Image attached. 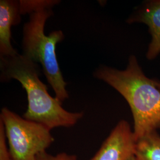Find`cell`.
Here are the masks:
<instances>
[{"label":"cell","instance_id":"1","mask_svg":"<svg viewBox=\"0 0 160 160\" xmlns=\"http://www.w3.org/2000/svg\"><path fill=\"white\" fill-rule=\"evenodd\" d=\"M93 76L112 87L126 100L133 115L136 141L160 129V90L154 79L144 74L135 55L129 57L124 70L101 65Z\"/></svg>","mask_w":160,"mask_h":160},{"label":"cell","instance_id":"2","mask_svg":"<svg viewBox=\"0 0 160 160\" xmlns=\"http://www.w3.org/2000/svg\"><path fill=\"white\" fill-rule=\"evenodd\" d=\"M0 71L1 82L17 80L26 90L28 106L23 114L24 119L38 122L51 131L58 127L74 126L83 117V112H68L56 97H52L39 78L40 66L22 54L0 56Z\"/></svg>","mask_w":160,"mask_h":160},{"label":"cell","instance_id":"3","mask_svg":"<svg viewBox=\"0 0 160 160\" xmlns=\"http://www.w3.org/2000/svg\"><path fill=\"white\" fill-rule=\"evenodd\" d=\"M53 14L52 8H49L29 15V21L23 26L22 54L34 63H40L55 97L62 104L69 98L66 89L68 83L59 67L56 48L65 35L62 30H54L48 36L45 34L46 22Z\"/></svg>","mask_w":160,"mask_h":160},{"label":"cell","instance_id":"4","mask_svg":"<svg viewBox=\"0 0 160 160\" xmlns=\"http://www.w3.org/2000/svg\"><path fill=\"white\" fill-rule=\"evenodd\" d=\"M0 120L5 128L12 160H36L54 141L46 126L27 120L7 108L1 109Z\"/></svg>","mask_w":160,"mask_h":160},{"label":"cell","instance_id":"5","mask_svg":"<svg viewBox=\"0 0 160 160\" xmlns=\"http://www.w3.org/2000/svg\"><path fill=\"white\" fill-rule=\"evenodd\" d=\"M135 142L129 123L120 120L90 160H128L134 155Z\"/></svg>","mask_w":160,"mask_h":160},{"label":"cell","instance_id":"6","mask_svg":"<svg viewBox=\"0 0 160 160\" xmlns=\"http://www.w3.org/2000/svg\"><path fill=\"white\" fill-rule=\"evenodd\" d=\"M126 22L143 23L148 26L151 41L146 56L149 60L157 57L160 53V0L144 3L132 12Z\"/></svg>","mask_w":160,"mask_h":160},{"label":"cell","instance_id":"7","mask_svg":"<svg viewBox=\"0 0 160 160\" xmlns=\"http://www.w3.org/2000/svg\"><path fill=\"white\" fill-rule=\"evenodd\" d=\"M20 1H0V56H14L18 52L12 46V28L21 22Z\"/></svg>","mask_w":160,"mask_h":160},{"label":"cell","instance_id":"8","mask_svg":"<svg viewBox=\"0 0 160 160\" xmlns=\"http://www.w3.org/2000/svg\"><path fill=\"white\" fill-rule=\"evenodd\" d=\"M134 156L137 160H160V136L157 132L148 133L136 141Z\"/></svg>","mask_w":160,"mask_h":160},{"label":"cell","instance_id":"9","mask_svg":"<svg viewBox=\"0 0 160 160\" xmlns=\"http://www.w3.org/2000/svg\"><path fill=\"white\" fill-rule=\"evenodd\" d=\"M20 10L22 15L52 8L60 3L59 0H20Z\"/></svg>","mask_w":160,"mask_h":160},{"label":"cell","instance_id":"10","mask_svg":"<svg viewBox=\"0 0 160 160\" xmlns=\"http://www.w3.org/2000/svg\"><path fill=\"white\" fill-rule=\"evenodd\" d=\"M0 160H12L6 137V131L2 121L0 120Z\"/></svg>","mask_w":160,"mask_h":160},{"label":"cell","instance_id":"11","mask_svg":"<svg viewBox=\"0 0 160 160\" xmlns=\"http://www.w3.org/2000/svg\"><path fill=\"white\" fill-rule=\"evenodd\" d=\"M36 160H77V158L75 155L68 154L66 152L53 155L44 151L38 155Z\"/></svg>","mask_w":160,"mask_h":160},{"label":"cell","instance_id":"12","mask_svg":"<svg viewBox=\"0 0 160 160\" xmlns=\"http://www.w3.org/2000/svg\"><path fill=\"white\" fill-rule=\"evenodd\" d=\"M155 80V85L158 87V88L160 90V81L158 80Z\"/></svg>","mask_w":160,"mask_h":160},{"label":"cell","instance_id":"13","mask_svg":"<svg viewBox=\"0 0 160 160\" xmlns=\"http://www.w3.org/2000/svg\"><path fill=\"white\" fill-rule=\"evenodd\" d=\"M128 160H137L136 159V158H135V157L134 156V155H132V157H131Z\"/></svg>","mask_w":160,"mask_h":160}]
</instances>
